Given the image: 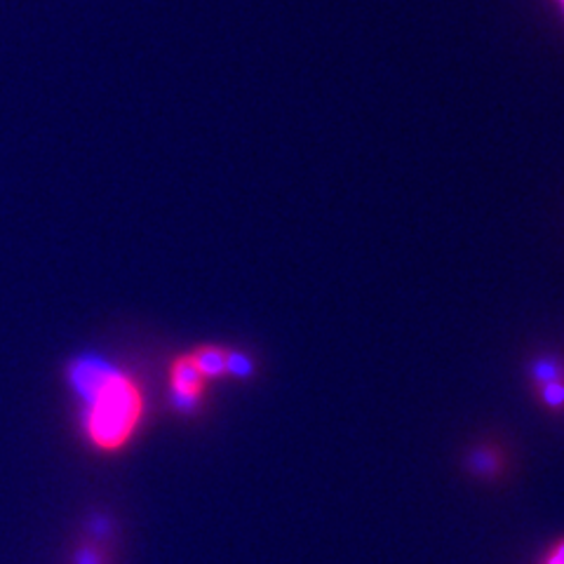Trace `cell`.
<instances>
[{"label": "cell", "instance_id": "cell-1", "mask_svg": "<svg viewBox=\"0 0 564 564\" xmlns=\"http://www.w3.org/2000/svg\"><path fill=\"white\" fill-rule=\"evenodd\" d=\"M70 391L83 404V431L101 452L126 447L144 414L137 381L97 356L76 358L66 369Z\"/></svg>", "mask_w": 564, "mask_h": 564}, {"label": "cell", "instance_id": "cell-2", "mask_svg": "<svg viewBox=\"0 0 564 564\" xmlns=\"http://www.w3.org/2000/svg\"><path fill=\"white\" fill-rule=\"evenodd\" d=\"M205 377L198 372V367L193 365L191 356L176 358L172 365V393L174 402L180 404L182 410H191L203 395Z\"/></svg>", "mask_w": 564, "mask_h": 564}, {"label": "cell", "instance_id": "cell-3", "mask_svg": "<svg viewBox=\"0 0 564 564\" xmlns=\"http://www.w3.org/2000/svg\"><path fill=\"white\" fill-rule=\"evenodd\" d=\"M191 360L205 379H217L228 372V350L219 346H200L196 352H191Z\"/></svg>", "mask_w": 564, "mask_h": 564}, {"label": "cell", "instance_id": "cell-4", "mask_svg": "<svg viewBox=\"0 0 564 564\" xmlns=\"http://www.w3.org/2000/svg\"><path fill=\"white\" fill-rule=\"evenodd\" d=\"M543 398L549 404H553V408H557V404L564 402V386L560 383H549L543 388Z\"/></svg>", "mask_w": 564, "mask_h": 564}, {"label": "cell", "instance_id": "cell-5", "mask_svg": "<svg viewBox=\"0 0 564 564\" xmlns=\"http://www.w3.org/2000/svg\"><path fill=\"white\" fill-rule=\"evenodd\" d=\"M543 564H564V539H562L560 543H555V545H553L551 553L545 555Z\"/></svg>", "mask_w": 564, "mask_h": 564}]
</instances>
